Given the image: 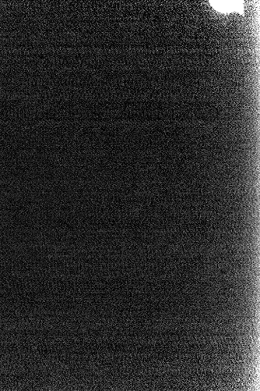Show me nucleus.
<instances>
[{
    "mask_svg": "<svg viewBox=\"0 0 260 391\" xmlns=\"http://www.w3.org/2000/svg\"><path fill=\"white\" fill-rule=\"evenodd\" d=\"M210 5L214 10L221 13L242 12L243 2L242 1H210Z\"/></svg>",
    "mask_w": 260,
    "mask_h": 391,
    "instance_id": "nucleus-1",
    "label": "nucleus"
}]
</instances>
